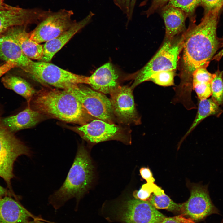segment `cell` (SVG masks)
I'll return each instance as SVG.
<instances>
[{"mask_svg":"<svg viewBox=\"0 0 223 223\" xmlns=\"http://www.w3.org/2000/svg\"><path fill=\"white\" fill-rule=\"evenodd\" d=\"M221 10L204 14L198 24L191 26L186 32L179 74L181 88H192L193 72L199 68L207 67L218 49L221 42L216 29Z\"/></svg>","mask_w":223,"mask_h":223,"instance_id":"obj_1","label":"cell"},{"mask_svg":"<svg viewBox=\"0 0 223 223\" xmlns=\"http://www.w3.org/2000/svg\"><path fill=\"white\" fill-rule=\"evenodd\" d=\"M28 106L43 115L80 125L95 119L65 90L42 88L36 92Z\"/></svg>","mask_w":223,"mask_h":223,"instance_id":"obj_2","label":"cell"},{"mask_svg":"<svg viewBox=\"0 0 223 223\" xmlns=\"http://www.w3.org/2000/svg\"><path fill=\"white\" fill-rule=\"evenodd\" d=\"M93 176L94 167L89 154L84 146L80 145L65 181L49 196V204L56 210L72 198L78 202L89 189Z\"/></svg>","mask_w":223,"mask_h":223,"instance_id":"obj_3","label":"cell"},{"mask_svg":"<svg viewBox=\"0 0 223 223\" xmlns=\"http://www.w3.org/2000/svg\"><path fill=\"white\" fill-rule=\"evenodd\" d=\"M109 221L122 223H161L166 217L148 201L129 199L102 211Z\"/></svg>","mask_w":223,"mask_h":223,"instance_id":"obj_4","label":"cell"},{"mask_svg":"<svg viewBox=\"0 0 223 223\" xmlns=\"http://www.w3.org/2000/svg\"><path fill=\"white\" fill-rule=\"evenodd\" d=\"M186 32L177 41L166 39L159 50L141 69L133 75V82L131 87L133 90L137 86L149 81L151 77L164 71L176 70L179 55L182 50Z\"/></svg>","mask_w":223,"mask_h":223,"instance_id":"obj_5","label":"cell"},{"mask_svg":"<svg viewBox=\"0 0 223 223\" xmlns=\"http://www.w3.org/2000/svg\"><path fill=\"white\" fill-rule=\"evenodd\" d=\"M33 79L44 85L66 90L80 84H88V77L75 74L53 64L32 61L24 71Z\"/></svg>","mask_w":223,"mask_h":223,"instance_id":"obj_6","label":"cell"},{"mask_svg":"<svg viewBox=\"0 0 223 223\" xmlns=\"http://www.w3.org/2000/svg\"><path fill=\"white\" fill-rule=\"evenodd\" d=\"M29 148L3 124L0 116V177L12 192L11 180L14 176V164L22 155L31 156Z\"/></svg>","mask_w":223,"mask_h":223,"instance_id":"obj_7","label":"cell"},{"mask_svg":"<svg viewBox=\"0 0 223 223\" xmlns=\"http://www.w3.org/2000/svg\"><path fill=\"white\" fill-rule=\"evenodd\" d=\"M65 90L78 99L92 116L109 123H115L116 119L111 100L104 94L83 84Z\"/></svg>","mask_w":223,"mask_h":223,"instance_id":"obj_8","label":"cell"},{"mask_svg":"<svg viewBox=\"0 0 223 223\" xmlns=\"http://www.w3.org/2000/svg\"><path fill=\"white\" fill-rule=\"evenodd\" d=\"M74 129L83 139L91 143L116 140L131 143L130 133L127 128L101 120L94 119Z\"/></svg>","mask_w":223,"mask_h":223,"instance_id":"obj_9","label":"cell"},{"mask_svg":"<svg viewBox=\"0 0 223 223\" xmlns=\"http://www.w3.org/2000/svg\"><path fill=\"white\" fill-rule=\"evenodd\" d=\"M190 196L186 202L182 203L180 212L181 215L195 221L204 219L218 210L212 202L208 190V184H191Z\"/></svg>","mask_w":223,"mask_h":223,"instance_id":"obj_10","label":"cell"},{"mask_svg":"<svg viewBox=\"0 0 223 223\" xmlns=\"http://www.w3.org/2000/svg\"><path fill=\"white\" fill-rule=\"evenodd\" d=\"M73 14L72 11L65 9L51 12L30 34L31 39L40 43L57 37L75 22L72 19Z\"/></svg>","mask_w":223,"mask_h":223,"instance_id":"obj_11","label":"cell"},{"mask_svg":"<svg viewBox=\"0 0 223 223\" xmlns=\"http://www.w3.org/2000/svg\"><path fill=\"white\" fill-rule=\"evenodd\" d=\"M133 90L131 87L120 85L110 94L116 119L126 125L141 123L135 107Z\"/></svg>","mask_w":223,"mask_h":223,"instance_id":"obj_12","label":"cell"},{"mask_svg":"<svg viewBox=\"0 0 223 223\" xmlns=\"http://www.w3.org/2000/svg\"><path fill=\"white\" fill-rule=\"evenodd\" d=\"M50 12L38 9H24L19 7L14 10L0 11V35L11 28L24 26L43 20Z\"/></svg>","mask_w":223,"mask_h":223,"instance_id":"obj_13","label":"cell"},{"mask_svg":"<svg viewBox=\"0 0 223 223\" xmlns=\"http://www.w3.org/2000/svg\"><path fill=\"white\" fill-rule=\"evenodd\" d=\"M119 72L111 63L98 68L88 77V84L93 89L104 94H110L119 86Z\"/></svg>","mask_w":223,"mask_h":223,"instance_id":"obj_14","label":"cell"},{"mask_svg":"<svg viewBox=\"0 0 223 223\" xmlns=\"http://www.w3.org/2000/svg\"><path fill=\"white\" fill-rule=\"evenodd\" d=\"M94 14L90 12L82 20L75 22L68 30L57 37L46 42L43 46V62L50 61L55 54L79 31L90 21Z\"/></svg>","mask_w":223,"mask_h":223,"instance_id":"obj_15","label":"cell"},{"mask_svg":"<svg viewBox=\"0 0 223 223\" xmlns=\"http://www.w3.org/2000/svg\"><path fill=\"white\" fill-rule=\"evenodd\" d=\"M6 32L0 35V59L15 63L17 67L24 71L32 60L24 55L13 37Z\"/></svg>","mask_w":223,"mask_h":223,"instance_id":"obj_16","label":"cell"},{"mask_svg":"<svg viewBox=\"0 0 223 223\" xmlns=\"http://www.w3.org/2000/svg\"><path fill=\"white\" fill-rule=\"evenodd\" d=\"M32 215L11 198L0 199V223H26Z\"/></svg>","mask_w":223,"mask_h":223,"instance_id":"obj_17","label":"cell"},{"mask_svg":"<svg viewBox=\"0 0 223 223\" xmlns=\"http://www.w3.org/2000/svg\"><path fill=\"white\" fill-rule=\"evenodd\" d=\"M162 7L161 14L165 26L166 38L173 40L184 29L188 16L181 9L171 5L168 4Z\"/></svg>","mask_w":223,"mask_h":223,"instance_id":"obj_18","label":"cell"},{"mask_svg":"<svg viewBox=\"0 0 223 223\" xmlns=\"http://www.w3.org/2000/svg\"><path fill=\"white\" fill-rule=\"evenodd\" d=\"M6 32L15 39L28 58L30 59H41L43 46L31 39L30 34L23 26L11 28Z\"/></svg>","mask_w":223,"mask_h":223,"instance_id":"obj_19","label":"cell"},{"mask_svg":"<svg viewBox=\"0 0 223 223\" xmlns=\"http://www.w3.org/2000/svg\"><path fill=\"white\" fill-rule=\"evenodd\" d=\"M43 115L28 106L16 115L2 119L4 125L11 132L32 127L42 119Z\"/></svg>","mask_w":223,"mask_h":223,"instance_id":"obj_20","label":"cell"},{"mask_svg":"<svg viewBox=\"0 0 223 223\" xmlns=\"http://www.w3.org/2000/svg\"><path fill=\"white\" fill-rule=\"evenodd\" d=\"M205 67L198 68L192 74V88L199 100L208 98L211 96V83L214 74L208 72Z\"/></svg>","mask_w":223,"mask_h":223,"instance_id":"obj_21","label":"cell"},{"mask_svg":"<svg viewBox=\"0 0 223 223\" xmlns=\"http://www.w3.org/2000/svg\"><path fill=\"white\" fill-rule=\"evenodd\" d=\"M198 107L197 112L193 123L182 139L181 143L205 118L212 115L218 117L223 112V110L220 106L211 98L199 100Z\"/></svg>","mask_w":223,"mask_h":223,"instance_id":"obj_22","label":"cell"},{"mask_svg":"<svg viewBox=\"0 0 223 223\" xmlns=\"http://www.w3.org/2000/svg\"><path fill=\"white\" fill-rule=\"evenodd\" d=\"M1 81L6 88L12 90L24 97L29 105L36 92L30 84L20 77L10 74L2 77Z\"/></svg>","mask_w":223,"mask_h":223,"instance_id":"obj_23","label":"cell"},{"mask_svg":"<svg viewBox=\"0 0 223 223\" xmlns=\"http://www.w3.org/2000/svg\"><path fill=\"white\" fill-rule=\"evenodd\" d=\"M148 201L156 209H166L171 212H180L182 206V203L174 202L165 193L160 195L153 194Z\"/></svg>","mask_w":223,"mask_h":223,"instance_id":"obj_24","label":"cell"},{"mask_svg":"<svg viewBox=\"0 0 223 223\" xmlns=\"http://www.w3.org/2000/svg\"><path fill=\"white\" fill-rule=\"evenodd\" d=\"M211 83V98L220 106H223V71L218 69Z\"/></svg>","mask_w":223,"mask_h":223,"instance_id":"obj_25","label":"cell"},{"mask_svg":"<svg viewBox=\"0 0 223 223\" xmlns=\"http://www.w3.org/2000/svg\"><path fill=\"white\" fill-rule=\"evenodd\" d=\"M175 71L176 70H168L157 72L151 77L149 81L163 86L173 85Z\"/></svg>","mask_w":223,"mask_h":223,"instance_id":"obj_26","label":"cell"},{"mask_svg":"<svg viewBox=\"0 0 223 223\" xmlns=\"http://www.w3.org/2000/svg\"><path fill=\"white\" fill-rule=\"evenodd\" d=\"M168 5L178 8L191 16L197 7L201 5V0H169Z\"/></svg>","mask_w":223,"mask_h":223,"instance_id":"obj_27","label":"cell"},{"mask_svg":"<svg viewBox=\"0 0 223 223\" xmlns=\"http://www.w3.org/2000/svg\"><path fill=\"white\" fill-rule=\"evenodd\" d=\"M159 187L154 183H147L143 184L139 190L135 191L133 196L136 199L148 201L151 196V193H153Z\"/></svg>","mask_w":223,"mask_h":223,"instance_id":"obj_28","label":"cell"},{"mask_svg":"<svg viewBox=\"0 0 223 223\" xmlns=\"http://www.w3.org/2000/svg\"><path fill=\"white\" fill-rule=\"evenodd\" d=\"M204 10V14L215 10H222L223 0H201Z\"/></svg>","mask_w":223,"mask_h":223,"instance_id":"obj_29","label":"cell"},{"mask_svg":"<svg viewBox=\"0 0 223 223\" xmlns=\"http://www.w3.org/2000/svg\"><path fill=\"white\" fill-rule=\"evenodd\" d=\"M161 223H195L189 218H186L181 214L171 217H165Z\"/></svg>","mask_w":223,"mask_h":223,"instance_id":"obj_30","label":"cell"},{"mask_svg":"<svg viewBox=\"0 0 223 223\" xmlns=\"http://www.w3.org/2000/svg\"><path fill=\"white\" fill-rule=\"evenodd\" d=\"M169 0H153L151 5L146 13L147 15L153 13L157 9L163 7Z\"/></svg>","mask_w":223,"mask_h":223,"instance_id":"obj_31","label":"cell"},{"mask_svg":"<svg viewBox=\"0 0 223 223\" xmlns=\"http://www.w3.org/2000/svg\"><path fill=\"white\" fill-rule=\"evenodd\" d=\"M140 174L142 178L148 183H154L155 179L151 170L148 168L142 167L140 170Z\"/></svg>","mask_w":223,"mask_h":223,"instance_id":"obj_32","label":"cell"},{"mask_svg":"<svg viewBox=\"0 0 223 223\" xmlns=\"http://www.w3.org/2000/svg\"><path fill=\"white\" fill-rule=\"evenodd\" d=\"M17 67L16 64L11 62L8 61L0 66V77L11 69Z\"/></svg>","mask_w":223,"mask_h":223,"instance_id":"obj_33","label":"cell"},{"mask_svg":"<svg viewBox=\"0 0 223 223\" xmlns=\"http://www.w3.org/2000/svg\"><path fill=\"white\" fill-rule=\"evenodd\" d=\"M131 0H114L116 4L124 10L128 16Z\"/></svg>","mask_w":223,"mask_h":223,"instance_id":"obj_34","label":"cell"},{"mask_svg":"<svg viewBox=\"0 0 223 223\" xmlns=\"http://www.w3.org/2000/svg\"><path fill=\"white\" fill-rule=\"evenodd\" d=\"M18 7H13L6 4L4 2V0H0V11L13 10Z\"/></svg>","mask_w":223,"mask_h":223,"instance_id":"obj_35","label":"cell"},{"mask_svg":"<svg viewBox=\"0 0 223 223\" xmlns=\"http://www.w3.org/2000/svg\"><path fill=\"white\" fill-rule=\"evenodd\" d=\"M221 47L223 48V43L221 44ZM223 56V48L217 54L215 55L212 59V60H215L217 61L220 60L222 57Z\"/></svg>","mask_w":223,"mask_h":223,"instance_id":"obj_36","label":"cell"},{"mask_svg":"<svg viewBox=\"0 0 223 223\" xmlns=\"http://www.w3.org/2000/svg\"><path fill=\"white\" fill-rule=\"evenodd\" d=\"M136 0H131L130 5L129 14L132 15Z\"/></svg>","mask_w":223,"mask_h":223,"instance_id":"obj_37","label":"cell"},{"mask_svg":"<svg viewBox=\"0 0 223 223\" xmlns=\"http://www.w3.org/2000/svg\"><path fill=\"white\" fill-rule=\"evenodd\" d=\"M7 194V190L0 185V198Z\"/></svg>","mask_w":223,"mask_h":223,"instance_id":"obj_38","label":"cell"},{"mask_svg":"<svg viewBox=\"0 0 223 223\" xmlns=\"http://www.w3.org/2000/svg\"><path fill=\"white\" fill-rule=\"evenodd\" d=\"M26 223H38L37 221H36L35 220H33V221H28V222H27Z\"/></svg>","mask_w":223,"mask_h":223,"instance_id":"obj_39","label":"cell"},{"mask_svg":"<svg viewBox=\"0 0 223 223\" xmlns=\"http://www.w3.org/2000/svg\"><path fill=\"white\" fill-rule=\"evenodd\" d=\"M222 223H223V222H222Z\"/></svg>","mask_w":223,"mask_h":223,"instance_id":"obj_40","label":"cell"}]
</instances>
